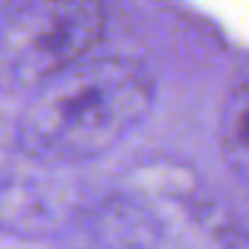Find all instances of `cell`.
I'll return each mask as SVG.
<instances>
[{
    "label": "cell",
    "instance_id": "cell-1",
    "mask_svg": "<svg viewBox=\"0 0 249 249\" xmlns=\"http://www.w3.org/2000/svg\"><path fill=\"white\" fill-rule=\"evenodd\" d=\"M153 81L129 59H81L30 94L19 145L38 161L97 158L142 124Z\"/></svg>",
    "mask_w": 249,
    "mask_h": 249
},
{
    "label": "cell",
    "instance_id": "cell-2",
    "mask_svg": "<svg viewBox=\"0 0 249 249\" xmlns=\"http://www.w3.org/2000/svg\"><path fill=\"white\" fill-rule=\"evenodd\" d=\"M102 33V0H27L0 27V89L33 94L86 59Z\"/></svg>",
    "mask_w": 249,
    "mask_h": 249
},
{
    "label": "cell",
    "instance_id": "cell-3",
    "mask_svg": "<svg viewBox=\"0 0 249 249\" xmlns=\"http://www.w3.org/2000/svg\"><path fill=\"white\" fill-rule=\"evenodd\" d=\"M70 193L35 174L0 179V228L17 236H43L65 220Z\"/></svg>",
    "mask_w": 249,
    "mask_h": 249
},
{
    "label": "cell",
    "instance_id": "cell-4",
    "mask_svg": "<svg viewBox=\"0 0 249 249\" xmlns=\"http://www.w3.org/2000/svg\"><path fill=\"white\" fill-rule=\"evenodd\" d=\"M220 147L228 163L249 177V81L231 89L220 113Z\"/></svg>",
    "mask_w": 249,
    "mask_h": 249
}]
</instances>
